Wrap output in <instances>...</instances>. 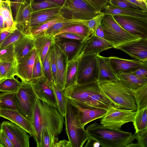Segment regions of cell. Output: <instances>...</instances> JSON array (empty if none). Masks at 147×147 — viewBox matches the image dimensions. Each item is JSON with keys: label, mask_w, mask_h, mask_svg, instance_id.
Listing matches in <instances>:
<instances>
[{"label": "cell", "mask_w": 147, "mask_h": 147, "mask_svg": "<svg viewBox=\"0 0 147 147\" xmlns=\"http://www.w3.org/2000/svg\"><path fill=\"white\" fill-rule=\"evenodd\" d=\"M32 0H26L22 6L15 21L16 27L24 34L28 35L32 14Z\"/></svg>", "instance_id": "20"}, {"label": "cell", "mask_w": 147, "mask_h": 147, "mask_svg": "<svg viewBox=\"0 0 147 147\" xmlns=\"http://www.w3.org/2000/svg\"><path fill=\"white\" fill-rule=\"evenodd\" d=\"M61 7H58L33 12L31 16L29 33L31 29L53 19L59 15Z\"/></svg>", "instance_id": "21"}, {"label": "cell", "mask_w": 147, "mask_h": 147, "mask_svg": "<svg viewBox=\"0 0 147 147\" xmlns=\"http://www.w3.org/2000/svg\"><path fill=\"white\" fill-rule=\"evenodd\" d=\"M134 135L140 147H147V128L135 133Z\"/></svg>", "instance_id": "50"}, {"label": "cell", "mask_w": 147, "mask_h": 147, "mask_svg": "<svg viewBox=\"0 0 147 147\" xmlns=\"http://www.w3.org/2000/svg\"><path fill=\"white\" fill-rule=\"evenodd\" d=\"M64 33L75 34L83 37L86 40L92 34L88 28L85 25L82 24L74 25L64 28L55 36Z\"/></svg>", "instance_id": "33"}, {"label": "cell", "mask_w": 147, "mask_h": 147, "mask_svg": "<svg viewBox=\"0 0 147 147\" xmlns=\"http://www.w3.org/2000/svg\"><path fill=\"white\" fill-rule=\"evenodd\" d=\"M85 43L73 57L67 63L65 90L77 84L78 62L83 54V49Z\"/></svg>", "instance_id": "22"}, {"label": "cell", "mask_w": 147, "mask_h": 147, "mask_svg": "<svg viewBox=\"0 0 147 147\" xmlns=\"http://www.w3.org/2000/svg\"><path fill=\"white\" fill-rule=\"evenodd\" d=\"M35 49L28 54L17 60L16 75L22 82H31L34 62L37 57Z\"/></svg>", "instance_id": "13"}, {"label": "cell", "mask_w": 147, "mask_h": 147, "mask_svg": "<svg viewBox=\"0 0 147 147\" xmlns=\"http://www.w3.org/2000/svg\"><path fill=\"white\" fill-rule=\"evenodd\" d=\"M104 15V13L101 12L92 19L86 20L85 25L89 29L92 34L94 35L96 31L101 24L102 18Z\"/></svg>", "instance_id": "44"}, {"label": "cell", "mask_w": 147, "mask_h": 147, "mask_svg": "<svg viewBox=\"0 0 147 147\" xmlns=\"http://www.w3.org/2000/svg\"><path fill=\"white\" fill-rule=\"evenodd\" d=\"M54 147H71V146L69 141L64 140L56 142Z\"/></svg>", "instance_id": "55"}, {"label": "cell", "mask_w": 147, "mask_h": 147, "mask_svg": "<svg viewBox=\"0 0 147 147\" xmlns=\"http://www.w3.org/2000/svg\"><path fill=\"white\" fill-rule=\"evenodd\" d=\"M64 122V117L57 109L36 97L31 124L35 132L33 138L37 147H40L41 133L43 129L47 128L57 136L62 131Z\"/></svg>", "instance_id": "2"}, {"label": "cell", "mask_w": 147, "mask_h": 147, "mask_svg": "<svg viewBox=\"0 0 147 147\" xmlns=\"http://www.w3.org/2000/svg\"><path fill=\"white\" fill-rule=\"evenodd\" d=\"M3 1L2 0H0V4L3 2Z\"/></svg>", "instance_id": "62"}, {"label": "cell", "mask_w": 147, "mask_h": 147, "mask_svg": "<svg viewBox=\"0 0 147 147\" xmlns=\"http://www.w3.org/2000/svg\"><path fill=\"white\" fill-rule=\"evenodd\" d=\"M66 99L71 104L85 109L108 110L114 107L100 88L97 81L76 84L64 91Z\"/></svg>", "instance_id": "1"}, {"label": "cell", "mask_w": 147, "mask_h": 147, "mask_svg": "<svg viewBox=\"0 0 147 147\" xmlns=\"http://www.w3.org/2000/svg\"><path fill=\"white\" fill-rule=\"evenodd\" d=\"M131 90L136 102L137 110L147 107V83L137 88Z\"/></svg>", "instance_id": "32"}, {"label": "cell", "mask_w": 147, "mask_h": 147, "mask_svg": "<svg viewBox=\"0 0 147 147\" xmlns=\"http://www.w3.org/2000/svg\"><path fill=\"white\" fill-rule=\"evenodd\" d=\"M0 147H14L10 140L2 130L0 133Z\"/></svg>", "instance_id": "53"}, {"label": "cell", "mask_w": 147, "mask_h": 147, "mask_svg": "<svg viewBox=\"0 0 147 147\" xmlns=\"http://www.w3.org/2000/svg\"><path fill=\"white\" fill-rule=\"evenodd\" d=\"M66 19L63 18L60 14L42 24L31 29L28 35L32 36L43 32L52 27L57 22L63 21Z\"/></svg>", "instance_id": "39"}, {"label": "cell", "mask_w": 147, "mask_h": 147, "mask_svg": "<svg viewBox=\"0 0 147 147\" xmlns=\"http://www.w3.org/2000/svg\"><path fill=\"white\" fill-rule=\"evenodd\" d=\"M85 40L81 41L55 38V44L59 47L64 54L67 63L84 45Z\"/></svg>", "instance_id": "24"}, {"label": "cell", "mask_w": 147, "mask_h": 147, "mask_svg": "<svg viewBox=\"0 0 147 147\" xmlns=\"http://www.w3.org/2000/svg\"><path fill=\"white\" fill-rule=\"evenodd\" d=\"M31 5L33 12L59 6L58 4L49 1L40 2L31 1Z\"/></svg>", "instance_id": "46"}, {"label": "cell", "mask_w": 147, "mask_h": 147, "mask_svg": "<svg viewBox=\"0 0 147 147\" xmlns=\"http://www.w3.org/2000/svg\"><path fill=\"white\" fill-rule=\"evenodd\" d=\"M16 92L0 93V109L17 110L15 99Z\"/></svg>", "instance_id": "36"}, {"label": "cell", "mask_w": 147, "mask_h": 147, "mask_svg": "<svg viewBox=\"0 0 147 147\" xmlns=\"http://www.w3.org/2000/svg\"><path fill=\"white\" fill-rule=\"evenodd\" d=\"M12 16L15 22L22 7L26 0H9Z\"/></svg>", "instance_id": "49"}, {"label": "cell", "mask_w": 147, "mask_h": 147, "mask_svg": "<svg viewBox=\"0 0 147 147\" xmlns=\"http://www.w3.org/2000/svg\"><path fill=\"white\" fill-rule=\"evenodd\" d=\"M2 130V123H0V133Z\"/></svg>", "instance_id": "61"}, {"label": "cell", "mask_w": 147, "mask_h": 147, "mask_svg": "<svg viewBox=\"0 0 147 147\" xmlns=\"http://www.w3.org/2000/svg\"><path fill=\"white\" fill-rule=\"evenodd\" d=\"M101 26L104 32L105 39L116 49L125 43L141 38L123 28L116 22L112 15H104Z\"/></svg>", "instance_id": "6"}, {"label": "cell", "mask_w": 147, "mask_h": 147, "mask_svg": "<svg viewBox=\"0 0 147 147\" xmlns=\"http://www.w3.org/2000/svg\"><path fill=\"white\" fill-rule=\"evenodd\" d=\"M3 1H5V0H2Z\"/></svg>", "instance_id": "63"}, {"label": "cell", "mask_w": 147, "mask_h": 147, "mask_svg": "<svg viewBox=\"0 0 147 147\" xmlns=\"http://www.w3.org/2000/svg\"><path fill=\"white\" fill-rule=\"evenodd\" d=\"M98 82L102 92L115 107L137 110V105L132 91L119 80Z\"/></svg>", "instance_id": "4"}, {"label": "cell", "mask_w": 147, "mask_h": 147, "mask_svg": "<svg viewBox=\"0 0 147 147\" xmlns=\"http://www.w3.org/2000/svg\"><path fill=\"white\" fill-rule=\"evenodd\" d=\"M15 58L18 60L28 54L34 49L32 37L25 35L13 44Z\"/></svg>", "instance_id": "28"}, {"label": "cell", "mask_w": 147, "mask_h": 147, "mask_svg": "<svg viewBox=\"0 0 147 147\" xmlns=\"http://www.w3.org/2000/svg\"><path fill=\"white\" fill-rule=\"evenodd\" d=\"M50 87L54 93L58 104V109L61 114L64 117L67 99L65 96L64 91L57 83L54 82L52 86Z\"/></svg>", "instance_id": "34"}, {"label": "cell", "mask_w": 147, "mask_h": 147, "mask_svg": "<svg viewBox=\"0 0 147 147\" xmlns=\"http://www.w3.org/2000/svg\"><path fill=\"white\" fill-rule=\"evenodd\" d=\"M22 82L14 77L5 79L0 82V92H16L20 87Z\"/></svg>", "instance_id": "37"}, {"label": "cell", "mask_w": 147, "mask_h": 147, "mask_svg": "<svg viewBox=\"0 0 147 147\" xmlns=\"http://www.w3.org/2000/svg\"><path fill=\"white\" fill-rule=\"evenodd\" d=\"M22 82L15 95L17 110L31 123L36 96L31 82Z\"/></svg>", "instance_id": "7"}, {"label": "cell", "mask_w": 147, "mask_h": 147, "mask_svg": "<svg viewBox=\"0 0 147 147\" xmlns=\"http://www.w3.org/2000/svg\"><path fill=\"white\" fill-rule=\"evenodd\" d=\"M98 70V81H119L117 75L112 68L109 62V57L96 55Z\"/></svg>", "instance_id": "23"}, {"label": "cell", "mask_w": 147, "mask_h": 147, "mask_svg": "<svg viewBox=\"0 0 147 147\" xmlns=\"http://www.w3.org/2000/svg\"><path fill=\"white\" fill-rule=\"evenodd\" d=\"M76 106L78 109V115L80 125L84 128L89 122L103 117L107 110L101 108L85 109Z\"/></svg>", "instance_id": "27"}, {"label": "cell", "mask_w": 147, "mask_h": 147, "mask_svg": "<svg viewBox=\"0 0 147 147\" xmlns=\"http://www.w3.org/2000/svg\"><path fill=\"white\" fill-rule=\"evenodd\" d=\"M13 30H9L0 32V45L9 34Z\"/></svg>", "instance_id": "56"}, {"label": "cell", "mask_w": 147, "mask_h": 147, "mask_svg": "<svg viewBox=\"0 0 147 147\" xmlns=\"http://www.w3.org/2000/svg\"><path fill=\"white\" fill-rule=\"evenodd\" d=\"M51 133L47 128L43 129L41 133L40 147H54L59 139Z\"/></svg>", "instance_id": "40"}, {"label": "cell", "mask_w": 147, "mask_h": 147, "mask_svg": "<svg viewBox=\"0 0 147 147\" xmlns=\"http://www.w3.org/2000/svg\"><path fill=\"white\" fill-rule=\"evenodd\" d=\"M0 117L19 126L30 136H34L35 132L31 123L18 110L0 109Z\"/></svg>", "instance_id": "16"}, {"label": "cell", "mask_w": 147, "mask_h": 147, "mask_svg": "<svg viewBox=\"0 0 147 147\" xmlns=\"http://www.w3.org/2000/svg\"><path fill=\"white\" fill-rule=\"evenodd\" d=\"M49 1L58 4L59 6H62L64 4L65 0H32L34 2H40L44 1Z\"/></svg>", "instance_id": "59"}, {"label": "cell", "mask_w": 147, "mask_h": 147, "mask_svg": "<svg viewBox=\"0 0 147 147\" xmlns=\"http://www.w3.org/2000/svg\"><path fill=\"white\" fill-rule=\"evenodd\" d=\"M114 48L106 40L92 34L85 40L83 48V54H99L102 51Z\"/></svg>", "instance_id": "19"}, {"label": "cell", "mask_w": 147, "mask_h": 147, "mask_svg": "<svg viewBox=\"0 0 147 147\" xmlns=\"http://www.w3.org/2000/svg\"><path fill=\"white\" fill-rule=\"evenodd\" d=\"M57 66L56 82L63 91L65 82V71L67 63L65 56L59 47L55 43Z\"/></svg>", "instance_id": "26"}, {"label": "cell", "mask_w": 147, "mask_h": 147, "mask_svg": "<svg viewBox=\"0 0 147 147\" xmlns=\"http://www.w3.org/2000/svg\"><path fill=\"white\" fill-rule=\"evenodd\" d=\"M43 65L44 77L47 84L50 86H51L54 82L51 65L50 49L44 59Z\"/></svg>", "instance_id": "41"}, {"label": "cell", "mask_w": 147, "mask_h": 147, "mask_svg": "<svg viewBox=\"0 0 147 147\" xmlns=\"http://www.w3.org/2000/svg\"><path fill=\"white\" fill-rule=\"evenodd\" d=\"M42 77H44L43 67L40 59L37 56L33 69L31 82Z\"/></svg>", "instance_id": "47"}, {"label": "cell", "mask_w": 147, "mask_h": 147, "mask_svg": "<svg viewBox=\"0 0 147 147\" xmlns=\"http://www.w3.org/2000/svg\"><path fill=\"white\" fill-rule=\"evenodd\" d=\"M32 37L37 56L40 59L43 67L44 59L50 47L55 44V38L44 32Z\"/></svg>", "instance_id": "18"}, {"label": "cell", "mask_w": 147, "mask_h": 147, "mask_svg": "<svg viewBox=\"0 0 147 147\" xmlns=\"http://www.w3.org/2000/svg\"><path fill=\"white\" fill-rule=\"evenodd\" d=\"M86 20L66 19L63 21L57 23L44 32L46 34L54 36L61 30L69 26L76 24L85 25Z\"/></svg>", "instance_id": "31"}, {"label": "cell", "mask_w": 147, "mask_h": 147, "mask_svg": "<svg viewBox=\"0 0 147 147\" xmlns=\"http://www.w3.org/2000/svg\"><path fill=\"white\" fill-rule=\"evenodd\" d=\"M17 60L12 62H0V73L5 79L14 77L16 75Z\"/></svg>", "instance_id": "38"}, {"label": "cell", "mask_w": 147, "mask_h": 147, "mask_svg": "<svg viewBox=\"0 0 147 147\" xmlns=\"http://www.w3.org/2000/svg\"><path fill=\"white\" fill-rule=\"evenodd\" d=\"M118 49L136 60L147 61V38L128 42L121 45Z\"/></svg>", "instance_id": "14"}, {"label": "cell", "mask_w": 147, "mask_h": 147, "mask_svg": "<svg viewBox=\"0 0 147 147\" xmlns=\"http://www.w3.org/2000/svg\"><path fill=\"white\" fill-rule=\"evenodd\" d=\"M2 130L11 142L14 147H29L30 136L21 127L11 121L2 123Z\"/></svg>", "instance_id": "12"}, {"label": "cell", "mask_w": 147, "mask_h": 147, "mask_svg": "<svg viewBox=\"0 0 147 147\" xmlns=\"http://www.w3.org/2000/svg\"><path fill=\"white\" fill-rule=\"evenodd\" d=\"M11 11L9 0L0 4V32L14 30L16 28Z\"/></svg>", "instance_id": "25"}, {"label": "cell", "mask_w": 147, "mask_h": 147, "mask_svg": "<svg viewBox=\"0 0 147 147\" xmlns=\"http://www.w3.org/2000/svg\"><path fill=\"white\" fill-rule=\"evenodd\" d=\"M96 54H83L78 63L77 84L98 81V70Z\"/></svg>", "instance_id": "9"}, {"label": "cell", "mask_w": 147, "mask_h": 147, "mask_svg": "<svg viewBox=\"0 0 147 147\" xmlns=\"http://www.w3.org/2000/svg\"><path fill=\"white\" fill-rule=\"evenodd\" d=\"M5 79L1 76L0 73V82L4 80Z\"/></svg>", "instance_id": "60"}, {"label": "cell", "mask_w": 147, "mask_h": 147, "mask_svg": "<svg viewBox=\"0 0 147 147\" xmlns=\"http://www.w3.org/2000/svg\"><path fill=\"white\" fill-rule=\"evenodd\" d=\"M136 113V111L112 107L107 110L105 115L100 120V123L107 128L119 130L125 123L133 122Z\"/></svg>", "instance_id": "10"}, {"label": "cell", "mask_w": 147, "mask_h": 147, "mask_svg": "<svg viewBox=\"0 0 147 147\" xmlns=\"http://www.w3.org/2000/svg\"><path fill=\"white\" fill-rule=\"evenodd\" d=\"M116 22L130 33L140 38H147V18L116 15Z\"/></svg>", "instance_id": "11"}, {"label": "cell", "mask_w": 147, "mask_h": 147, "mask_svg": "<svg viewBox=\"0 0 147 147\" xmlns=\"http://www.w3.org/2000/svg\"><path fill=\"white\" fill-rule=\"evenodd\" d=\"M54 36L55 38L77 40L81 41H84L86 40L84 38L81 36L70 33H62Z\"/></svg>", "instance_id": "52"}, {"label": "cell", "mask_w": 147, "mask_h": 147, "mask_svg": "<svg viewBox=\"0 0 147 147\" xmlns=\"http://www.w3.org/2000/svg\"><path fill=\"white\" fill-rule=\"evenodd\" d=\"M117 76L119 81L130 90L136 89L147 83V78L140 77L131 73H121Z\"/></svg>", "instance_id": "30"}, {"label": "cell", "mask_w": 147, "mask_h": 147, "mask_svg": "<svg viewBox=\"0 0 147 147\" xmlns=\"http://www.w3.org/2000/svg\"><path fill=\"white\" fill-rule=\"evenodd\" d=\"M140 7L143 10L147 11V5L141 2L138 0H126Z\"/></svg>", "instance_id": "57"}, {"label": "cell", "mask_w": 147, "mask_h": 147, "mask_svg": "<svg viewBox=\"0 0 147 147\" xmlns=\"http://www.w3.org/2000/svg\"><path fill=\"white\" fill-rule=\"evenodd\" d=\"M101 12L94 9L82 0H65L60 14L66 19L87 20Z\"/></svg>", "instance_id": "8"}, {"label": "cell", "mask_w": 147, "mask_h": 147, "mask_svg": "<svg viewBox=\"0 0 147 147\" xmlns=\"http://www.w3.org/2000/svg\"><path fill=\"white\" fill-rule=\"evenodd\" d=\"M25 35L20 30L16 28L9 34L0 45V48L14 44Z\"/></svg>", "instance_id": "43"}, {"label": "cell", "mask_w": 147, "mask_h": 147, "mask_svg": "<svg viewBox=\"0 0 147 147\" xmlns=\"http://www.w3.org/2000/svg\"><path fill=\"white\" fill-rule=\"evenodd\" d=\"M147 107L136 111L133 124L137 133L147 128Z\"/></svg>", "instance_id": "35"}, {"label": "cell", "mask_w": 147, "mask_h": 147, "mask_svg": "<svg viewBox=\"0 0 147 147\" xmlns=\"http://www.w3.org/2000/svg\"><path fill=\"white\" fill-rule=\"evenodd\" d=\"M90 7L99 12L103 7L108 4L110 0H82Z\"/></svg>", "instance_id": "48"}, {"label": "cell", "mask_w": 147, "mask_h": 147, "mask_svg": "<svg viewBox=\"0 0 147 147\" xmlns=\"http://www.w3.org/2000/svg\"><path fill=\"white\" fill-rule=\"evenodd\" d=\"M54 44L52 45L50 48V63L54 82L56 83L57 66Z\"/></svg>", "instance_id": "51"}, {"label": "cell", "mask_w": 147, "mask_h": 147, "mask_svg": "<svg viewBox=\"0 0 147 147\" xmlns=\"http://www.w3.org/2000/svg\"><path fill=\"white\" fill-rule=\"evenodd\" d=\"M77 107L67 100L64 117L66 134L71 147H82L89 138L84 128L80 124Z\"/></svg>", "instance_id": "5"}, {"label": "cell", "mask_w": 147, "mask_h": 147, "mask_svg": "<svg viewBox=\"0 0 147 147\" xmlns=\"http://www.w3.org/2000/svg\"><path fill=\"white\" fill-rule=\"evenodd\" d=\"M31 82L36 96L58 109V104L54 93L45 78L42 77Z\"/></svg>", "instance_id": "15"}, {"label": "cell", "mask_w": 147, "mask_h": 147, "mask_svg": "<svg viewBox=\"0 0 147 147\" xmlns=\"http://www.w3.org/2000/svg\"><path fill=\"white\" fill-rule=\"evenodd\" d=\"M102 12L106 15L131 16L139 18H147V11L143 10H132L117 7L108 4L102 8Z\"/></svg>", "instance_id": "29"}, {"label": "cell", "mask_w": 147, "mask_h": 147, "mask_svg": "<svg viewBox=\"0 0 147 147\" xmlns=\"http://www.w3.org/2000/svg\"><path fill=\"white\" fill-rule=\"evenodd\" d=\"M94 35L98 37L105 39L104 32L101 27V24L99 26L96 30Z\"/></svg>", "instance_id": "58"}, {"label": "cell", "mask_w": 147, "mask_h": 147, "mask_svg": "<svg viewBox=\"0 0 147 147\" xmlns=\"http://www.w3.org/2000/svg\"><path fill=\"white\" fill-rule=\"evenodd\" d=\"M109 62L117 75L121 73H131L138 67L147 64V61L128 59L115 56L109 57Z\"/></svg>", "instance_id": "17"}, {"label": "cell", "mask_w": 147, "mask_h": 147, "mask_svg": "<svg viewBox=\"0 0 147 147\" xmlns=\"http://www.w3.org/2000/svg\"><path fill=\"white\" fill-rule=\"evenodd\" d=\"M131 73L140 77L147 78V64L138 67Z\"/></svg>", "instance_id": "54"}, {"label": "cell", "mask_w": 147, "mask_h": 147, "mask_svg": "<svg viewBox=\"0 0 147 147\" xmlns=\"http://www.w3.org/2000/svg\"><path fill=\"white\" fill-rule=\"evenodd\" d=\"M86 130L89 138L103 147H126L135 140L131 132L107 128L96 122L88 125Z\"/></svg>", "instance_id": "3"}, {"label": "cell", "mask_w": 147, "mask_h": 147, "mask_svg": "<svg viewBox=\"0 0 147 147\" xmlns=\"http://www.w3.org/2000/svg\"><path fill=\"white\" fill-rule=\"evenodd\" d=\"M16 59L13 44L0 48V62H12Z\"/></svg>", "instance_id": "42"}, {"label": "cell", "mask_w": 147, "mask_h": 147, "mask_svg": "<svg viewBox=\"0 0 147 147\" xmlns=\"http://www.w3.org/2000/svg\"><path fill=\"white\" fill-rule=\"evenodd\" d=\"M108 4L113 6L127 9L143 10L138 5L126 0H110Z\"/></svg>", "instance_id": "45"}]
</instances>
